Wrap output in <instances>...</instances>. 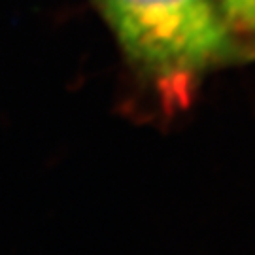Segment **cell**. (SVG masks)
<instances>
[{"instance_id":"1","label":"cell","mask_w":255,"mask_h":255,"mask_svg":"<svg viewBox=\"0 0 255 255\" xmlns=\"http://www.w3.org/2000/svg\"><path fill=\"white\" fill-rule=\"evenodd\" d=\"M166 114L189 108L204 76L250 51L216 0H93Z\"/></svg>"},{"instance_id":"2","label":"cell","mask_w":255,"mask_h":255,"mask_svg":"<svg viewBox=\"0 0 255 255\" xmlns=\"http://www.w3.org/2000/svg\"><path fill=\"white\" fill-rule=\"evenodd\" d=\"M229 27L242 38H255V0H216Z\"/></svg>"}]
</instances>
